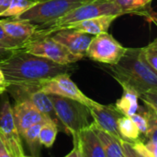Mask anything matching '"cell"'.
I'll use <instances>...</instances> for the list:
<instances>
[{
  "mask_svg": "<svg viewBox=\"0 0 157 157\" xmlns=\"http://www.w3.org/2000/svg\"><path fill=\"white\" fill-rule=\"evenodd\" d=\"M75 68L74 64H57L19 48L13 50L6 59L0 62V69L8 85L40 84L59 74H71Z\"/></svg>",
  "mask_w": 157,
  "mask_h": 157,
  "instance_id": "obj_1",
  "label": "cell"
},
{
  "mask_svg": "<svg viewBox=\"0 0 157 157\" xmlns=\"http://www.w3.org/2000/svg\"><path fill=\"white\" fill-rule=\"evenodd\" d=\"M113 78L122 88H129L139 95L157 92V73L140 56V48H127L117 64L109 65Z\"/></svg>",
  "mask_w": 157,
  "mask_h": 157,
  "instance_id": "obj_2",
  "label": "cell"
},
{
  "mask_svg": "<svg viewBox=\"0 0 157 157\" xmlns=\"http://www.w3.org/2000/svg\"><path fill=\"white\" fill-rule=\"evenodd\" d=\"M104 15L122 16L124 13L114 0H91L49 24L37 27L34 34L51 35L70 24Z\"/></svg>",
  "mask_w": 157,
  "mask_h": 157,
  "instance_id": "obj_3",
  "label": "cell"
},
{
  "mask_svg": "<svg viewBox=\"0 0 157 157\" xmlns=\"http://www.w3.org/2000/svg\"><path fill=\"white\" fill-rule=\"evenodd\" d=\"M58 121V127L75 137L91 124L89 107L75 100L49 94Z\"/></svg>",
  "mask_w": 157,
  "mask_h": 157,
  "instance_id": "obj_4",
  "label": "cell"
},
{
  "mask_svg": "<svg viewBox=\"0 0 157 157\" xmlns=\"http://www.w3.org/2000/svg\"><path fill=\"white\" fill-rule=\"evenodd\" d=\"M89 1L91 0H38L33 6L13 19L25 20L39 27L54 21Z\"/></svg>",
  "mask_w": 157,
  "mask_h": 157,
  "instance_id": "obj_5",
  "label": "cell"
},
{
  "mask_svg": "<svg viewBox=\"0 0 157 157\" xmlns=\"http://www.w3.org/2000/svg\"><path fill=\"white\" fill-rule=\"evenodd\" d=\"M19 49L61 65L75 64L82 60L81 57L72 54L63 44L56 42L51 35L33 34L21 44Z\"/></svg>",
  "mask_w": 157,
  "mask_h": 157,
  "instance_id": "obj_6",
  "label": "cell"
},
{
  "mask_svg": "<svg viewBox=\"0 0 157 157\" xmlns=\"http://www.w3.org/2000/svg\"><path fill=\"white\" fill-rule=\"evenodd\" d=\"M127 48L121 44L108 31L95 35L86 50V56L93 61L114 65L123 56Z\"/></svg>",
  "mask_w": 157,
  "mask_h": 157,
  "instance_id": "obj_7",
  "label": "cell"
},
{
  "mask_svg": "<svg viewBox=\"0 0 157 157\" xmlns=\"http://www.w3.org/2000/svg\"><path fill=\"white\" fill-rule=\"evenodd\" d=\"M0 102V130L2 140L12 157H23L24 151L21 136L19 135L13 117L12 106L6 92Z\"/></svg>",
  "mask_w": 157,
  "mask_h": 157,
  "instance_id": "obj_8",
  "label": "cell"
},
{
  "mask_svg": "<svg viewBox=\"0 0 157 157\" xmlns=\"http://www.w3.org/2000/svg\"><path fill=\"white\" fill-rule=\"evenodd\" d=\"M38 85L40 89L47 94L70 98L80 102L88 107L98 104L96 101L87 97L79 89V87L71 80L70 74L68 73L59 74L55 77L43 81Z\"/></svg>",
  "mask_w": 157,
  "mask_h": 157,
  "instance_id": "obj_9",
  "label": "cell"
},
{
  "mask_svg": "<svg viewBox=\"0 0 157 157\" xmlns=\"http://www.w3.org/2000/svg\"><path fill=\"white\" fill-rule=\"evenodd\" d=\"M6 92L16 101L26 100L30 102L42 114L54 121L58 126V121L53 110L52 101L49 94L42 92L38 84L30 85H8Z\"/></svg>",
  "mask_w": 157,
  "mask_h": 157,
  "instance_id": "obj_10",
  "label": "cell"
},
{
  "mask_svg": "<svg viewBox=\"0 0 157 157\" xmlns=\"http://www.w3.org/2000/svg\"><path fill=\"white\" fill-rule=\"evenodd\" d=\"M89 110L93 122L99 129L119 140H122L118 130V120L123 115L114 105H104L98 103L96 105L90 106Z\"/></svg>",
  "mask_w": 157,
  "mask_h": 157,
  "instance_id": "obj_11",
  "label": "cell"
},
{
  "mask_svg": "<svg viewBox=\"0 0 157 157\" xmlns=\"http://www.w3.org/2000/svg\"><path fill=\"white\" fill-rule=\"evenodd\" d=\"M12 111L14 121L20 136H22L24 131L30 126L52 120L36 108L30 102L26 100L16 101L15 105L12 107Z\"/></svg>",
  "mask_w": 157,
  "mask_h": 157,
  "instance_id": "obj_12",
  "label": "cell"
},
{
  "mask_svg": "<svg viewBox=\"0 0 157 157\" xmlns=\"http://www.w3.org/2000/svg\"><path fill=\"white\" fill-rule=\"evenodd\" d=\"M51 36L56 42L67 48L72 54L83 59L86 56L87 47L95 35L72 29H61L52 33Z\"/></svg>",
  "mask_w": 157,
  "mask_h": 157,
  "instance_id": "obj_13",
  "label": "cell"
},
{
  "mask_svg": "<svg viewBox=\"0 0 157 157\" xmlns=\"http://www.w3.org/2000/svg\"><path fill=\"white\" fill-rule=\"evenodd\" d=\"M74 143L76 147L78 157H106L92 122L74 137Z\"/></svg>",
  "mask_w": 157,
  "mask_h": 157,
  "instance_id": "obj_14",
  "label": "cell"
},
{
  "mask_svg": "<svg viewBox=\"0 0 157 157\" xmlns=\"http://www.w3.org/2000/svg\"><path fill=\"white\" fill-rule=\"evenodd\" d=\"M0 25L12 40L20 44L29 39L37 29V26L30 22L13 18L0 19Z\"/></svg>",
  "mask_w": 157,
  "mask_h": 157,
  "instance_id": "obj_15",
  "label": "cell"
},
{
  "mask_svg": "<svg viewBox=\"0 0 157 157\" xmlns=\"http://www.w3.org/2000/svg\"><path fill=\"white\" fill-rule=\"evenodd\" d=\"M121 16L119 15H104L86 20H82L76 23L70 24L63 29H72L81 32L88 33L91 35H97L100 32L108 31L111 24Z\"/></svg>",
  "mask_w": 157,
  "mask_h": 157,
  "instance_id": "obj_16",
  "label": "cell"
},
{
  "mask_svg": "<svg viewBox=\"0 0 157 157\" xmlns=\"http://www.w3.org/2000/svg\"><path fill=\"white\" fill-rule=\"evenodd\" d=\"M92 124L103 146L106 157H124L123 150L120 140L99 129L94 122H92Z\"/></svg>",
  "mask_w": 157,
  "mask_h": 157,
  "instance_id": "obj_17",
  "label": "cell"
},
{
  "mask_svg": "<svg viewBox=\"0 0 157 157\" xmlns=\"http://www.w3.org/2000/svg\"><path fill=\"white\" fill-rule=\"evenodd\" d=\"M123 93L120 99L117 100L114 105L116 108L126 117H131L138 112L139 110V95L134 91L129 88H122Z\"/></svg>",
  "mask_w": 157,
  "mask_h": 157,
  "instance_id": "obj_18",
  "label": "cell"
},
{
  "mask_svg": "<svg viewBox=\"0 0 157 157\" xmlns=\"http://www.w3.org/2000/svg\"><path fill=\"white\" fill-rule=\"evenodd\" d=\"M125 14H135L151 17V4L153 0H114Z\"/></svg>",
  "mask_w": 157,
  "mask_h": 157,
  "instance_id": "obj_19",
  "label": "cell"
},
{
  "mask_svg": "<svg viewBox=\"0 0 157 157\" xmlns=\"http://www.w3.org/2000/svg\"><path fill=\"white\" fill-rule=\"evenodd\" d=\"M118 130L122 140L133 143L140 140V131L130 117L122 116L118 120Z\"/></svg>",
  "mask_w": 157,
  "mask_h": 157,
  "instance_id": "obj_20",
  "label": "cell"
},
{
  "mask_svg": "<svg viewBox=\"0 0 157 157\" xmlns=\"http://www.w3.org/2000/svg\"><path fill=\"white\" fill-rule=\"evenodd\" d=\"M59 127L52 120H48L41 125L39 133V141L40 143L47 148H51L54 143L57 134H58Z\"/></svg>",
  "mask_w": 157,
  "mask_h": 157,
  "instance_id": "obj_21",
  "label": "cell"
},
{
  "mask_svg": "<svg viewBox=\"0 0 157 157\" xmlns=\"http://www.w3.org/2000/svg\"><path fill=\"white\" fill-rule=\"evenodd\" d=\"M42 124L43 123H37V124L30 126L24 131V133L21 136L25 139L27 145L29 146L30 152L32 153L34 157L39 156V153L40 150L41 144L40 143V141H39V133H40V130Z\"/></svg>",
  "mask_w": 157,
  "mask_h": 157,
  "instance_id": "obj_22",
  "label": "cell"
},
{
  "mask_svg": "<svg viewBox=\"0 0 157 157\" xmlns=\"http://www.w3.org/2000/svg\"><path fill=\"white\" fill-rule=\"evenodd\" d=\"M38 0H11L8 6L0 14L2 18H17L33 6Z\"/></svg>",
  "mask_w": 157,
  "mask_h": 157,
  "instance_id": "obj_23",
  "label": "cell"
},
{
  "mask_svg": "<svg viewBox=\"0 0 157 157\" xmlns=\"http://www.w3.org/2000/svg\"><path fill=\"white\" fill-rule=\"evenodd\" d=\"M140 56L157 73V39H155L147 46L140 48Z\"/></svg>",
  "mask_w": 157,
  "mask_h": 157,
  "instance_id": "obj_24",
  "label": "cell"
},
{
  "mask_svg": "<svg viewBox=\"0 0 157 157\" xmlns=\"http://www.w3.org/2000/svg\"><path fill=\"white\" fill-rule=\"evenodd\" d=\"M21 46L20 43H17L16 41L12 40L4 31L2 26L0 25V48L8 49V50H15Z\"/></svg>",
  "mask_w": 157,
  "mask_h": 157,
  "instance_id": "obj_25",
  "label": "cell"
},
{
  "mask_svg": "<svg viewBox=\"0 0 157 157\" xmlns=\"http://www.w3.org/2000/svg\"><path fill=\"white\" fill-rule=\"evenodd\" d=\"M132 118V120L135 123L136 127L138 128L140 133L142 134H145L147 130H148V119L144 115V114H140V113H135L134 115L130 117Z\"/></svg>",
  "mask_w": 157,
  "mask_h": 157,
  "instance_id": "obj_26",
  "label": "cell"
},
{
  "mask_svg": "<svg viewBox=\"0 0 157 157\" xmlns=\"http://www.w3.org/2000/svg\"><path fill=\"white\" fill-rule=\"evenodd\" d=\"M132 145L134 151L141 157H156V155H155L154 154L150 152V150L146 147L145 143L140 140L132 143Z\"/></svg>",
  "mask_w": 157,
  "mask_h": 157,
  "instance_id": "obj_27",
  "label": "cell"
},
{
  "mask_svg": "<svg viewBox=\"0 0 157 157\" xmlns=\"http://www.w3.org/2000/svg\"><path fill=\"white\" fill-rule=\"evenodd\" d=\"M122 150H123V154H124V157H140L139 155L134 151L132 143H129L127 141L124 140H120Z\"/></svg>",
  "mask_w": 157,
  "mask_h": 157,
  "instance_id": "obj_28",
  "label": "cell"
},
{
  "mask_svg": "<svg viewBox=\"0 0 157 157\" xmlns=\"http://www.w3.org/2000/svg\"><path fill=\"white\" fill-rule=\"evenodd\" d=\"M0 157H12L2 140V134L0 135Z\"/></svg>",
  "mask_w": 157,
  "mask_h": 157,
  "instance_id": "obj_29",
  "label": "cell"
},
{
  "mask_svg": "<svg viewBox=\"0 0 157 157\" xmlns=\"http://www.w3.org/2000/svg\"><path fill=\"white\" fill-rule=\"evenodd\" d=\"M13 50H8V49H4V48H0V62L4 61L5 59H6L11 54H12Z\"/></svg>",
  "mask_w": 157,
  "mask_h": 157,
  "instance_id": "obj_30",
  "label": "cell"
},
{
  "mask_svg": "<svg viewBox=\"0 0 157 157\" xmlns=\"http://www.w3.org/2000/svg\"><path fill=\"white\" fill-rule=\"evenodd\" d=\"M11 0H0V14L8 6Z\"/></svg>",
  "mask_w": 157,
  "mask_h": 157,
  "instance_id": "obj_31",
  "label": "cell"
},
{
  "mask_svg": "<svg viewBox=\"0 0 157 157\" xmlns=\"http://www.w3.org/2000/svg\"><path fill=\"white\" fill-rule=\"evenodd\" d=\"M7 86H8V84L6 81L5 76H4L2 70L0 69V87H7Z\"/></svg>",
  "mask_w": 157,
  "mask_h": 157,
  "instance_id": "obj_32",
  "label": "cell"
},
{
  "mask_svg": "<svg viewBox=\"0 0 157 157\" xmlns=\"http://www.w3.org/2000/svg\"><path fill=\"white\" fill-rule=\"evenodd\" d=\"M64 157H78V154H77V150H76V147L75 146H74V148H73V150L66 155V156Z\"/></svg>",
  "mask_w": 157,
  "mask_h": 157,
  "instance_id": "obj_33",
  "label": "cell"
},
{
  "mask_svg": "<svg viewBox=\"0 0 157 157\" xmlns=\"http://www.w3.org/2000/svg\"><path fill=\"white\" fill-rule=\"evenodd\" d=\"M6 88L7 87H0V95H2L6 91Z\"/></svg>",
  "mask_w": 157,
  "mask_h": 157,
  "instance_id": "obj_34",
  "label": "cell"
},
{
  "mask_svg": "<svg viewBox=\"0 0 157 157\" xmlns=\"http://www.w3.org/2000/svg\"><path fill=\"white\" fill-rule=\"evenodd\" d=\"M23 157H32V156H26V155H24Z\"/></svg>",
  "mask_w": 157,
  "mask_h": 157,
  "instance_id": "obj_35",
  "label": "cell"
},
{
  "mask_svg": "<svg viewBox=\"0 0 157 157\" xmlns=\"http://www.w3.org/2000/svg\"><path fill=\"white\" fill-rule=\"evenodd\" d=\"M0 135H1V130H0Z\"/></svg>",
  "mask_w": 157,
  "mask_h": 157,
  "instance_id": "obj_36",
  "label": "cell"
}]
</instances>
